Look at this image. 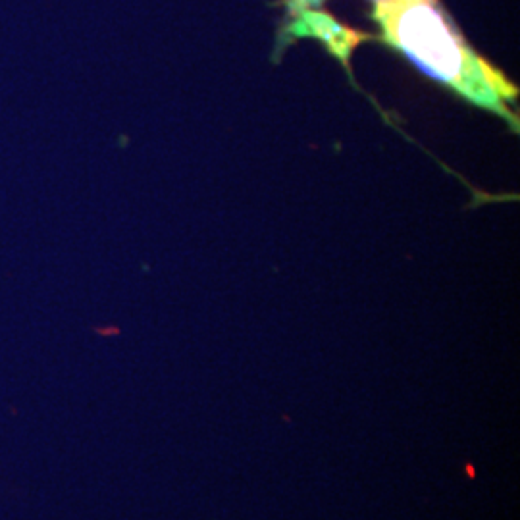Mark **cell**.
I'll list each match as a JSON object with an SVG mask.
<instances>
[{"label": "cell", "mask_w": 520, "mask_h": 520, "mask_svg": "<svg viewBox=\"0 0 520 520\" xmlns=\"http://www.w3.org/2000/svg\"><path fill=\"white\" fill-rule=\"evenodd\" d=\"M372 17L382 39L420 72L517 126V87L466 43L440 0H380Z\"/></svg>", "instance_id": "6da1fadb"}, {"label": "cell", "mask_w": 520, "mask_h": 520, "mask_svg": "<svg viewBox=\"0 0 520 520\" xmlns=\"http://www.w3.org/2000/svg\"><path fill=\"white\" fill-rule=\"evenodd\" d=\"M289 31L295 37H318L332 48V52H336L337 57H341L343 60H347L352 48L357 47L360 40L359 33L347 29L345 25L337 24L332 16L324 12H316V10L304 12L295 20H291Z\"/></svg>", "instance_id": "7a4b0ae2"}, {"label": "cell", "mask_w": 520, "mask_h": 520, "mask_svg": "<svg viewBox=\"0 0 520 520\" xmlns=\"http://www.w3.org/2000/svg\"><path fill=\"white\" fill-rule=\"evenodd\" d=\"M322 2H324V0H285V8H288L289 17L295 20L297 16H301L304 12L316 10ZM374 2H380V0H374Z\"/></svg>", "instance_id": "3957f363"}]
</instances>
